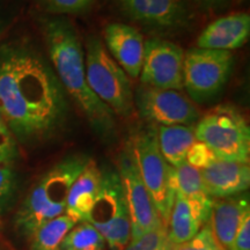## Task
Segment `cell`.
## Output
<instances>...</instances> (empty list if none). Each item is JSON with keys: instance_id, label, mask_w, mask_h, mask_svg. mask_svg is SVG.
I'll list each match as a JSON object with an SVG mask.
<instances>
[{"instance_id": "obj_29", "label": "cell", "mask_w": 250, "mask_h": 250, "mask_svg": "<svg viewBox=\"0 0 250 250\" xmlns=\"http://www.w3.org/2000/svg\"><path fill=\"white\" fill-rule=\"evenodd\" d=\"M233 250H250V214L243 219L234 240Z\"/></svg>"}, {"instance_id": "obj_5", "label": "cell", "mask_w": 250, "mask_h": 250, "mask_svg": "<svg viewBox=\"0 0 250 250\" xmlns=\"http://www.w3.org/2000/svg\"><path fill=\"white\" fill-rule=\"evenodd\" d=\"M196 140L205 144L219 160L249 164L250 129L240 111L220 105L197 122Z\"/></svg>"}, {"instance_id": "obj_14", "label": "cell", "mask_w": 250, "mask_h": 250, "mask_svg": "<svg viewBox=\"0 0 250 250\" xmlns=\"http://www.w3.org/2000/svg\"><path fill=\"white\" fill-rule=\"evenodd\" d=\"M109 55L131 79L140 76L144 59L145 41L136 28L115 22L108 24L103 31Z\"/></svg>"}, {"instance_id": "obj_23", "label": "cell", "mask_w": 250, "mask_h": 250, "mask_svg": "<svg viewBox=\"0 0 250 250\" xmlns=\"http://www.w3.org/2000/svg\"><path fill=\"white\" fill-rule=\"evenodd\" d=\"M18 182L11 164L0 162V218L11 208L17 195Z\"/></svg>"}, {"instance_id": "obj_26", "label": "cell", "mask_w": 250, "mask_h": 250, "mask_svg": "<svg viewBox=\"0 0 250 250\" xmlns=\"http://www.w3.org/2000/svg\"><path fill=\"white\" fill-rule=\"evenodd\" d=\"M46 11L56 14H79L86 12L94 0H39Z\"/></svg>"}, {"instance_id": "obj_6", "label": "cell", "mask_w": 250, "mask_h": 250, "mask_svg": "<svg viewBox=\"0 0 250 250\" xmlns=\"http://www.w3.org/2000/svg\"><path fill=\"white\" fill-rule=\"evenodd\" d=\"M129 145L140 179L166 227L169 221L176 193L174 167L168 165L162 156L155 130L140 131Z\"/></svg>"}, {"instance_id": "obj_16", "label": "cell", "mask_w": 250, "mask_h": 250, "mask_svg": "<svg viewBox=\"0 0 250 250\" xmlns=\"http://www.w3.org/2000/svg\"><path fill=\"white\" fill-rule=\"evenodd\" d=\"M205 189L212 198H225L246 192L250 184L249 164L214 160L201 169Z\"/></svg>"}, {"instance_id": "obj_22", "label": "cell", "mask_w": 250, "mask_h": 250, "mask_svg": "<svg viewBox=\"0 0 250 250\" xmlns=\"http://www.w3.org/2000/svg\"><path fill=\"white\" fill-rule=\"evenodd\" d=\"M175 191L188 199H204L211 197L206 191L203 182L201 169L183 162L179 167H174Z\"/></svg>"}, {"instance_id": "obj_18", "label": "cell", "mask_w": 250, "mask_h": 250, "mask_svg": "<svg viewBox=\"0 0 250 250\" xmlns=\"http://www.w3.org/2000/svg\"><path fill=\"white\" fill-rule=\"evenodd\" d=\"M102 170L89 160L79 176L72 183L66 199L65 214L76 223L86 221L101 187Z\"/></svg>"}, {"instance_id": "obj_20", "label": "cell", "mask_w": 250, "mask_h": 250, "mask_svg": "<svg viewBox=\"0 0 250 250\" xmlns=\"http://www.w3.org/2000/svg\"><path fill=\"white\" fill-rule=\"evenodd\" d=\"M77 223L66 214L41 226L30 237V250H61L64 236Z\"/></svg>"}, {"instance_id": "obj_9", "label": "cell", "mask_w": 250, "mask_h": 250, "mask_svg": "<svg viewBox=\"0 0 250 250\" xmlns=\"http://www.w3.org/2000/svg\"><path fill=\"white\" fill-rule=\"evenodd\" d=\"M133 102L144 120L159 126H191L199 121L198 110L179 90L140 85L133 92Z\"/></svg>"}, {"instance_id": "obj_30", "label": "cell", "mask_w": 250, "mask_h": 250, "mask_svg": "<svg viewBox=\"0 0 250 250\" xmlns=\"http://www.w3.org/2000/svg\"><path fill=\"white\" fill-rule=\"evenodd\" d=\"M195 1L205 9H217L224 7L230 0H195Z\"/></svg>"}, {"instance_id": "obj_15", "label": "cell", "mask_w": 250, "mask_h": 250, "mask_svg": "<svg viewBox=\"0 0 250 250\" xmlns=\"http://www.w3.org/2000/svg\"><path fill=\"white\" fill-rule=\"evenodd\" d=\"M249 36V14H230L208 24L197 39V48L232 51L245 45Z\"/></svg>"}, {"instance_id": "obj_24", "label": "cell", "mask_w": 250, "mask_h": 250, "mask_svg": "<svg viewBox=\"0 0 250 250\" xmlns=\"http://www.w3.org/2000/svg\"><path fill=\"white\" fill-rule=\"evenodd\" d=\"M170 242L168 241L167 229L162 226L144 234L138 239L131 240L124 250H170Z\"/></svg>"}, {"instance_id": "obj_21", "label": "cell", "mask_w": 250, "mask_h": 250, "mask_svg": "<svg viewBox=\"0 0 250 250\" xmlns=\"http://www.w3.org/2000/svg\"><path fill=\"white\" fill-rule=\"evenodd\" d=\"M104 237L87 221H80L68 230L62 239L61 250H103Z\"/></svg>"}, {"instance_id": "obj_12", "label": "cell", "mask_w": 250, "mask_h": 250, "mask_svg": "<svg viewBox=\"0 0 250 250\" xmlns=\"http://www.w3.org/2000/svg\"><path fill=\"white\" fill-rule=\"evenodd\" d=\"M131 20L159 30H175L190 22L184 0H114Z\"/></svg>"}, {"instance_id": "obj_8", "label": "cell", "mask_w": 250, "mask_h": 250, "mask_svg": "<svg viewBox=\"0 0 250 250\" xmlns=\"http://www.w3.org/2000/svg\"><path fill=\"white\" fill-rule=\"evenodd\" d=\"M232 51L192 48L184 52L183 88L195 102L204 103L223 90L234 66Z\"/></svg>"}, {"instance_id": "obj_11", "label": "cell", "mask_w": 250, "mask_h": 250, "mask_svg": "<svg viewBox=\"0 0 250 250\" xmlns=\"http://www.w3.org/2000/svg\"><path fill=\"white\" fill-rule=\"evenodd\" d=\"M183 61L184 51L176 43L158 37L147 40L144 45L140 83L161 89H182Z\"/></svg>"}, {"instance_id": "obj_27", "label": "cell", "mask_w": 250, "mask_h": 250, "mask_svg": "<svg viewBox=\"0 0 250 250\" xmlns=\"http://www.w3.org/2000/svg\"><path fill=\"white\" fill-rule=\"evenodd\" d=\"M18 156L17 138L0 115V162L12 164Z\"/></svg>"}, {"instance_id": "obj_2", "label": "cell", "mask_w": 250, "mask_h": 250, "mask_svg": "<svg viewBox=\"0 0 250 250\" xmlns=\"http://www.w3.org/2000/svg\"><path fill=\"white\" fill-rule=\"evenodd\" d=\"M44 36L52 68L67 96L83 111L90 126L102 137H110L116 115L94 95L86 79L85 57L77 30L64 18L46 21Z\"/></svg>"}, {"instance_id": "obj_28", "label": "cell", "mask_w": 250, "mask_h": 250, "mask_svg": "<svg viewBox=\"0 0 250 250\" xmlns=\"http://www.w3.org/2000/svg\"><path fill=\"white\" fill-rule=\"evenodd\" d=\"M214 160H217V158H215L211 149L205 144L198 142V140H196V143L189 149L186 159L188 164L198 168V169L208 167Z\"/></svg>"}, {"instance_id": "obj_13", "label": "cell", "mask_w": 250, "mask_h": 250, "mask_svg": "<svg viewBox=\"0 0 250 250\" xmlns=\"http://www.w3.org/2000/svg\"><path fill=\"white\" fill-rule=\"evenodd\" d=\"M214 199H188L180 193H175L171 208L169 230H167L170 245H181L191 240L201 228L210 221Z\"/></svg>"}, {"instance_id": "obj_17", "label": "cell", "mask_w": 250, "mask_h": 250, "mask_svg": "<svg viewBox=\"0 0 250 250\" xmlns=\"http://www.w3.org/2000/svg\"><path fill=\"white\" fill-rule=\"evenodd\" d=\"M249 214V195L247 192L218 198V201L213 202L210 225L225 250H233L234 240L240 225Z\"/></svg>"}, {"instance_id": "obj_10", "label": "cell", "mask_w": 250, "mask_h": 250, "mask_svg": "<svg viewBox=\"0 0 250 250\" xmlns=\"http://www.w3.org/2000/svg\"><path fill=\"white\" fill-rule=\"evenodd\" d=\"M117 171L120 174L125 201L129 208L131 240H136L164 224L140 179L130 145L121 153Z\"/></svg>"}, {"instance_id": "obj_7", "label": "cell", "mask_w": 250, "mask_h": 250, "mask_svg": "<svg viewBox=\"0 0 250 250\" xmlns=\"http://www.w3.org/2000/svg\"><path fill=\"white\" fill-rule=\"evenodd\" d=\"M86 221L102 234L111 250H124L127 246L131 239L130 215L117 170H102L99 195Z\"/></svg>"}, {"instance_id": "obj_3", "label": "cell", "mask_w": 250, "mask_h": 250, "mask_svg": "<svg viewBox=\"0 0 250 250\" xmlns=\"http://www.w3.org/2000/svg\"><path fill=\"white\" fill-rule=\"evenodd\" d=\"M89 160L85 154L67 155L37 181L15 215V227L21 235L30 239L41 226L65 214L72 183Z\"/></svg>"}, {"instance_id": "obj_1", "label": "cell", "mask_w": 250, "mask_h": 250, "mask_svg": "<svg viewBox=\"0 0 250 250\" xmlns=\"http://www.w3.org/2000/svg\"><path fill=\"white\" fill-rule=\"evenodd\" d=\"M66 93L42 57L23 46L0 51V115L21 142L49 138L66 121Z\"/></svg>"}, {"instance_id": "obj_4", "label": "cell", "mask_w": 250, "mask_h": 250, "mask_svg": "<svg viewBox=\"0 0 250 250\" xmlns=\"http://www.w3.org/2000/svg\"><path fill=\"white\" fill-rule=\"evenodd\" d=\"M83 57L87 83L94 95L115 115L129 117L134 108L132 86L102 41L94 36L87 40Z\"/></svg>"}, {"instance_id": "obj_19", "label": "cell", "mask_w": 250, "mask_h": 250, "mask_svg": "<svg viewBox=\"0 0 250 250\" xmlns=\"http://www.w3.org/2000/svg\"><path fill=\"white\" fill-rule=\"evenodd\" d=\"M156 136L161 154L171 167H179L186 162L188 152L196 143L193 127L187 125L159 126Z\"/></svg>"}, {"instance_id": "obj_25", "label": "cell", "mask_w": 250, "mask_h": 250, "mask_svg": "<svg viewBox=\"0 0 250 250\" xmlns=\"http://www.w3.org/2000/svg\"><path fill=\"white\" fill-rule=\"evenodd\" d=\"M170 250H225L212 230L210 221L201 228L189 241L181 245H171Z\"/></svg>"}]
</instances>
